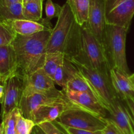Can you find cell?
Listing matches in <instances>:
<instances>
[{
    "mask_svg": "<svg viewBox=\"0 0 134 134\" xmlns=\"http://www.w3.org/2000/svg\"><path fill=\"white\" fill-rule=\"evenodd\" d=\"M71 103V102L69 104L55 103L41 105L33 112L30 120L36 125L46 122H54Z\"/></svg>",
    "mask_w": 134,
    "mask_h": 134,
    "instance_id": "5bb4252c",
    "label": "cell"
},
{
    "mask_svg": "<svg viewBox=\"0 0 134 134\" xmlns=\"http://www.w3.org/2000/svg\"><path fill=\"white\" fill-rule=\"evenodd\" d=\"M77 71L78 70L75 66L69 59L65 57L63 64L55 72L53 80L55 84L61 86L63 88H64L68 81L72 78Z\"/></svg>",
    "mask_w": 134,
    "mask_h": 134,
    "instance_id": "ffe728a7",
    "label": "cell"
},
{
    "mask_svg": "<svg viewBox=\"0 0 134 134\" xmlns=\"http://www.w3.org/2000/svg\"><path fill=\"white\" fill-rule=\"evenodd\" d=\"M123 101L128 110L134 127V97H128L124 100Z\"/></svg>",
    "mask_w": 134,
    "mask_h": 134,
    "instance_id": "4dcf8cb0",
    "label": "cell"
},
{
    "mask_svg": "<svg viewBox=\"0 0 134 134\" xmlns=\"http://www.w3.org/2000/svg\"><path fill=\"white\" fill-rule=\"evenodd\" d=\"M110 76L117 96L122 100L131 97H134V85L130 78V74L116 69H111Z\"/></svg>",
    "mask_w": 134,
    "mask_h": 134,
    "instance_id": "9a60e30c",
    "label": "cell"
},
{
    "mask_svg": "<svg viewBox=\"0 0 134 134\" xmlns=\"http://www.w3.org/2000/svg\"><path fill=\"white\" fill-rule=\"evenodd\" d=\"M87 27L99 43L103 44L107 26L105 18V0H90Z\"/></svg>",
    "mask_w": 134,
    "mask_h": 134,
    "instance_id": "8fae6325",
    "label": "cell"
},
{
    "mask_svg": "<svg viewBox=\"0 0 134 134\" xmlns=\"http://www.w3.org/2000/svg\"><path fill=\"white\" fill-rule=\"evenodd\" d=\"M63 89H64V90H71V91L88 92L92 94V95H95L97 98L93 89L91 87L90 83L83 78V76L80 74V72L78 70L73 76L72 78H71L68 81V82L66 84V86Z\"/></svg>",
    "mask_w": 134,
    "mask_h": 134,
    "instance_id": "7402d4cb",
    "label": "cell"
},
{
    "mask_svg": "<svg viewBox=\"0 0 134 134\" xmlns=\"http://www.w3.org/2000/svg\"><path fill=\"white\" fill-rule=\"evenodd\" d=\"M16 69V58L12 46L0 47V73L3 77V82L15 74Z\"/></svg>",
    "mask_w": 134,
    "mask_h": 134,
    "instance_id": "2e32d148",
    "label": "cell"
},
{
    "mask_svg": "<svg viewBox=\"0 0 134 134\" xmlns=\"http://www.w3.org/2000/svg\"><path fill=\"white\" fill-rule=\"evenodd\" d=\"M46 134H67L57 127L54 122H46L37 125Z\"/></svg>",
    "mask_w": 134,
    "mask_h": 134,
    "instance_id": "83f0119b",
    "label": "cell"
},
{
    "mask_svg": "<svg viewBox=\"0 0 134 134\" xmlns=\"http://www.w3.org/2000/svg\"><path fill=\"white\" fill-rule=\"evenodd\" d=\"M134 15V0H105L107 24L128 30Z\"/></svg>",
    "mask_w": 134,
    "mask_h": 134,
    "instance_id": "ba28073f",
    "label": "cell"
},
{
    "mask_svg": "<svg viewBox=\"0 0 134 134\" xmlns=\"http://www.w3.org/2000/svg\"><path fill=\"white\" fill-rule=\"evenodd\" d=\"M20 1H21V2H22V0H20Z\"/></svg>",
    "mask_w": 134,
    "mask_h": 134,
    "instance_id": "ab89813d",
    "label": "cell"
},
{
    "mask_svg": "<svg viewBox=\"0 0 134 134\" xmlns=\"http://www.w3.org/2000/svg\"><path fill=\"white\" fill-rule=\"evenodd\" d=\"M63 93L74 105L91 112L93 114L107 119L109 112L100 100L88 92L75 91L63 89Z\"/></svg>",
    "mask_w": 134,
    "mask_h": 134,
    "instance_id": "30bf717a",
    "label": "cell"
},
{
    "mask_svg": "<svg viewBox=\"0 0 134 134\" xmlns=\"http://www.w3.org/2000/svg\"><path fill=\"white\" fill-rule=\"evenodd\" d=\"M66 3L70 7L75 21L82 26L88 20L90 0H66Z\"/></svg>",
    "mask_w": 134,
    "mask_h": 134,
    "instance_id": "ac0fdd59",
    "label": "cell"
},
{
    "mask_svg": "<svg viewBox=\"0 0 134 134\" xmlns=\"http://www.w3.org/2000/svg\"><path fill=\"white\" fill-rule=\"evenodd\" d=\"M103 134H123L118 127L109 119H107V124L103 130Z\"/></svg>",
    "mask_w": 134,
    "mask_h": 134,
    "instance_id": "f546056e",
    "label": "cell"
},
{
    "mask_svg": "<svg viewBox=\"0 0 134 134\" xmlns=\"http://www.w3.org/2000/svg\"><path fill=\"white\" fill-rule=\"evenodd\" d=\"M35 126L32 120L23 116L19 110L16 117L15 134H30Z\"/></svg>",
    "mask_w": 134,
    "mask_h": 134,
    "instance_id": "d4e9b609",
    "label": "cell"
},
{
    "mask_svg": "<svg viewBox=\"0 0 134 134\" xmlns=\"http://www.w3.org/2000/svg\"><path fill=\"white\" fill-rule=\"evenodd\" d=\"M128 30L107 24L103 47L110 69H116L129 74L126 54V35Z\"/></svg>",
    "mask_w": 134,
    "mask_h": 134,
    "instance_id": "7a4b0ae2",
    "label": "cell"
},
{
    "mask_svg": "<svg viewBox=\"0 0 134 134\" xmlns=\"http://www.w3.org/2000/svg\"><path fill=\"white\" fill-rule=\"evenodd\" d=\"M72 59L82 64L90 66L100 72L110 75V69L103 47L93 35L86 23L80 26V53Z\"/></svg>",
    "mask_w": 134,
    "mask_h": 134,
    "instance_id": "3957f363",
    "label": "cell"
},
{
    "mask_svg": "<svg viewBox=\"0 0 134 134\" xmlns=\"http://www.w3.org/2000/svg\"><path fill=\"white\" fill-rule=\"evenodd\" d=\"M62 7L52 2V0H47L46 3V15L47 19L51 20L53 18L59 17L61 12Z\"/></svg>",
    "mask_w": 134,
    "mask_h": 134,
    "instance_id": "4316f807",
    "label": "cell"
},
{
    "mask_svg": "<svg viewBox=\"0 0 134 134\" xmlns=\"http://www.w3.org/2000/svg\"><path fill=\"white\" fill-rule=\"evenodd\" d=\"M51 30H46L30 36L16 34L11 44L16 58L15 74L23 78L43 67Z\"/></svg>",
    "mask_w": 134,
    "mask_h": 134,
    "instance_id": "6da1fadb",
    "label": "cell"
},
{
    "mask_svg": "<svg viewBox=\"0 0 134 134\" xmlns=\"http://www.w3.org/2000/svg\"><path fill=\"white\" fill-rule=\"evenodd\" d=\"M11 24L15 34L21 36H30L46 30H52L50 24L26 19H15L11 21Z\"/></svg>",
    "mask_w": 134,
    "mask_h": 134,
    "instance_id": "e0dca14e",
    "label": "cell"
},
{
    "mask_svg": "<svg viewBox=\"0 0 134 134\" xmlns=\"http://www.w3.org/2000/svg\"><path fill=\"white\" fill-rule=\"evenodd\" d=\"M43 0H30L23 5L24 19L39 22L42 20Z\"/></svg>",
    "mask_w": 134,
    "mask_h": 134,
    "instance_id": "44dd1931",
    "label": "cell"
},
{
    "mask_svg": "<svg viewBox=\"0 0 134 134\" xmlns=\"http://www.w3.org/2000/svg\"><path fill=\"white\" fill-rule=\"evenodd\" d=\"M3 95H4V86L3 85H0V103L3 101Z\"/></svg>",
    "mask_w": 134,
    "mask_h": 134,
    "instance_id": "d6a6232c",
    "label": "cell"
},
{
    "mask_svg": "<svg viewBox=\"0 0 134 134\" xmlns=\"http://www.w3.org/2000/svg\"><path fill=\"white\" fill-rule=\"evenodd\" d=\"M68 59L90 83L100 103L109 110L113 103L118 97L112 84L110 75L100 72L90 66L82 64L72 58Z\"/></svg>",
    "mask_w": 134,
    "mask_h": 134,
    "instance_id": "277c9868",
    "label": "cell"
},
{
    "mask_svg": "<svg viewBox=\"0 0 134 134\" xmlns=\"http://www.w3.org/2000/svg\"><path fill=\"white\" fill-rule=\"evenodd\" d=\"M107 119L111 120L123 134H134V127L124 103L117 98L109 110Z\"/></svg>",
    "mask_w": 134,
    "mask_h": 134,
    "instance_id": "7c38bea8",
    "label": "cell"
},
{
    "mask_svg": "<svg viewBox=\"0 0 134 134\" xmlns=\"http://www.w3.org/2000/svg\"><path fill=\"white\" fill-rule=\"evenodd\" d=\"M76 21L68 3L62 7L55 28L52 29L46 46V53L61 52L64 53L72 34Z\"/></svg>",
    "mask_w": 134,
    "mask_h": 134,
    "instance_id": "8992f818",
    "label": "cell"
},
{
    "mask_svg": "<svg viewBox=\"0 0 134 134\" xmlns=\"http://www.w3.org/2000/svg\"><path fill=\"white\" fill-rule=\"evenodd\" d=\"M32 134H46L38 126L36 125L32 130Z\"/></svg>",
    "mask_w": 134,
    "mask_h": 134,
    "instance_id": "1f68e13d",
    "label": "cell"
},
{
    "mask_svg": "<svg viewBox=\"0 0 134 134\" xmlns=\"http://www.w3.org/2000/svg\"><path fill=\"white\" fill-rule=\"evenodd\" d=\"M4 86V95L2 104L1 116L2 120L19 105L23 91V78L13 74L2 83Z\"/></svg>",
    "mask_w": 134,
    "mask_h": 134,
    "instance_id": "9c48e42d",
    "label": "cell"
},
{
    "mask_svg": "<svg viewBox=\"0 0 134 134\" xmlns=\"http://www.w3.org/2000/svg\"><path fill=\"white\" fill-rule=\"evenodd\" d=\"M55 88L53 80L43 69H40L23 78V89L35 91H47Z\"/></svg>",
    "mask_w": 134,
    "mask_h": 134,
    "instance_id": "4fadbf2b",
    "label": "cell"
},
{
    "mask_svg": "<svg viewBox=\"0 0 134 134\" xmlns=\"http://www.w3.org/2000/svg\"><path fill=\"white\" fill-rule=\"evenodd\" d=\"M64 53L61 52L46 53V60L42 69L53 79L56 70L64 62Z\"/></svg>",
    "mask_w": 134,
    "mask_h": 134,
    "instance_id": "603a6c76",
    "label": "cell"
},
{
    "mask_svg": "<svg viewBox=\"0 0 134 134\" xmlns=\"http://www.w3.org/2000/svg\"><path fill=\"white\" fill-rule=\"evenodd\" d=\"M5 2H8V3H19L20 2L21 3V1L20 0H3Z\"/></svg>",
    "mask_w": 134,
    "mask_h": 134,
    "instance_id": "836d02e7",
    "label": "cell"
},
{
    "mask_svg": "<svg viewBox=\"0 0 134 134\" xmlns=\"http://www.w3.org/2000/svg\"><path fill=\"white\" fill-rule=\"evenodd\" d=\"M19 112V109H15L10 113H9L3 120L2 123L3 124L5 134H15V125L16 122V117Z\"/></svg>",
    "mask_w": 134,
    "mask_h": 134,
    "instance_id": "484cf974",
    "label": "cell"
},
{
    "mask_svg": "<svg viewBox=\"0 0 134 134\" xmlns=\"http://www.w3.org/2000/svg\"><path fill=\"white\" fill-rule=\"evenodd\" d=\"M59 126L61 127V128H63L67 134H103V130L102 131H90V130L66 127V126H62L60 124H59Z\"/></svg>",
    "mask_w": 134,
    "mask_h": 134,
    "instance_id": "f1b7e54d",
    "label": "cell"
},
{
    "mask_svg": "<svg viewBox=\"0 0 134 134\" xmlns=\"http://www.w3.org/2000/svg\"><path fill=\"white\" fill-rule=\"evenodd\" d=\"M54 122L81 130L102 131L107 124V119L71 103Z\"/></svg>",
    "mask_w": 134,
    "mask_h": 134,
    "instance_id": "5b68a950",
    "label": "cell"
},
{
    "mask_svg": "<svg viewBox=\"0 0 134 134\" xmlns=\"http://www.w3.org/2000/svg\"><path fill=\"white\" fill-rule=\"evenodd\" d=\"M0 134H5V128L4 126H3V124L2 122V127H1V129H0Z\"/></svg>",
    "mask_w": 134,
    "mask_h": 134,
    "instance_id": "e575fe53",
    "label": "cell"
},
{
    "mask_svg": "<svg viewBox=\"0 0 134 134\" xmlns=\"http://www.w3.org/2000/svg\"><path fill=\"white\" fill-rule=\"evenodd\" d=\"M30 0H22L21 3H22V4H23V5L26 4V3H28V2H30Z\"/></svg>",
    "mask_w": 134,
    "mask_h": 134,
    "instance_id": "8d00e7d4",
    "label": "cell"
},
{
    "mask_svg": "<svg viewBox=\"0 0 134 134\" xmlns=\"http://www.w3.org/2000/svg\"><path fill=\"white\" fill-rule=\"evenodd\" d=\"M55 103L69 104L70 101L63 91L57 88L47 91H30L23 89L19 109L23 116L30 119L32 114L38 107Z\"/></svg>",
    "mask_w": 134,
    "mask_h": 134,
    "instance_id": "52a82bcc",
    "label": "cell"
},
{
    "mask_svg": "<svg viewBox=\"0 0 134 134\" xmlns=\"http://www.w3.org/2000/svg\"><path fill=\"white\" fill-rule=\"evenodd\" d=\"M130 78L131 80V82L133 83V84L134 85V74H131V75H130Z\"/></svg>",
    "mask_w": 134,
    "mask_h": 134,
    "instance_id": "d590c367",
    "label": "cell"
},
{
    "mask_svg": "<svg viewBox=\"0 0 134 134\" xmlns=\"http://www.w3.org/2000/svg\"><path fill=\"white\" fill-rule=\"evenodd\" d=\"M0 82H3V77H2V74H1V73H0Z\"/></svg>",
    "mask_w": 134,
    "mask_h": 134,
    "instance_id": "74e56055",
    "label": "cell"
},
{
    "mask_svg": "<svg viewBox=\"0 0 134 134\" xmlns=\"http://www.w3.org/2000/svg\"><path fill=\"white\" fill-rule=\"evenodd\" d=\"M1 127H2V123H0V129H1Z\"/></svg>",
    "mask_w": 134,
    "mask_h": 134,
    "instance_id": "f35d334b",
    "label": "cell"
},
{
    "mask_svg": "<svg viewBox=\"0 0 134 134\" xmlns=\"http://www.w3.org/2000/svg\"><path fill=\"white\" fill-rule=\"evenodd\" d=\"M15 19H24L22 3H11L0 0V21L11 22Z\"/></svg>",
    "mask_w": 134,
    "mask_h": 134,
    "instance_id": "d6986e66",
    "label": "cell"
},
{
    "mask_svg": "<svg viewBox=\"0 0 134 134\" xmlns=\"http://www.w3.org/2000/svg\"><path fill=\"white\" fill-rule=\"evenodd\" d=\"M11 23L0 21V47L11 45L16 36Z\"/></svg>",
    "mask_w": 134,
    "mask_h": 134,
    "instance_id": "cb8c5ba5",
    "label": "cell"
}]
</instances>
